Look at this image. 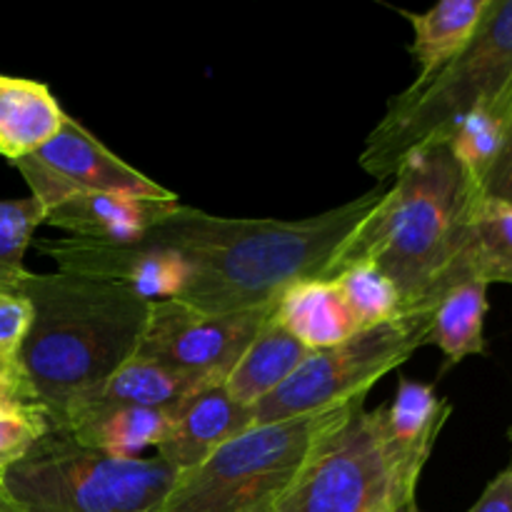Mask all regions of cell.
I'll return each instance as SVG.
<instances>
[{"label":"cell","mask_w":512,"mask_h":512,"mask_svg":"<svg viewBox=\"0 0 512 512\" xmlns=\"http://www.w3.org/2000/svg\"><path fill=\"white\" fill-rule=\"evenodd\" d=\"M360 198L305 220L220 218L180 203L143 240L168 248L188 270L175 300L210 315L270 305L298 280L323 278L330 258L383 198Z\"/></svg>","instance_id":"1"},{"label":"cell","mask_w":512,"mask_h":512,"mask_svg":"<svg viewBox=\"0 0 512 512\" xmlns=\"http://www.w3.org/2000/svg\"><path fill=\"white\" fill-rule=\"evenodd\" d=\"M33 320L15 368L53 430L138 350L150 300L120 283L73 273H25L18 285Z\"/></svg>","instance_id":"2"},{"label":"cell","mask_w":512,"mask_h":512,"mask_svg":"<svg viewBox=\"0 0 512 512\" xmlns=\"http://www.w3.org/2000/svg\"><path fill=\"white\" fill-rule=\"evenodd\" d=\"M478 195L448 143L413 150L320 280H333L348 265L373 263L398 288L403 313H433L440 280L458 253L465 218Z\"/></svg>","instance_id":"3"},{"label":"cell","mask_w":512,"mask_h":512,"mask_svg":"<svg viewBox=\"0 0 512 512\" xmlns=\"http://www.w3.org/2000/svg\"><path fill=\"white\" fill-rule=\"evenodd\" d=\"M512 95V0H490L468 48L425 83L393 95L360 153V168L380 185L403 158L428 143H445L473 110Z\"/></svg>","instance_id":"4"},{"label":"cell","mask_w":512,"mask_h":512,"mask_svg":"<svg viewBox=\"0 0 512 512\" xmlns=\"http://www.w3.org/2000/svg\"><path fill=\"white\" fill-rule=\"evenodd\" d=\"M350 403L300 418L258 423L180 473L153 512H253L275 505L315 445L348 415Z\"/></svg>","instance_id":"5"},{"label":"cell","mask_w":512,"mask_h":512,"mask_svg":"<svg viewBox=\"0 0 512 512\" xmlns=\"http://www.w3.org/2000/svg\"><path fill=\"white\" fill-rule=\"evenodd\" d=\"M358 398L348 415L315 445L308 463L273 512H395L418 503L420 470L390 443L383 408Z\"/></svg>","instance_id":"6"},{"label":"cell","mask_w":512,"mask_h":512,"mask_svg":"<svg viewBox=\"0 0 512 512\" xmlns=\"http://www.w3.org/2000/svg\"><path fill=\"white\" fill-rule=\"evenodd\" d=\"M0 478L23 512H153L178 473L158 455L110 458L50 430Z\"/></svg>","instance_id":"7"},{"label":"cell","mask_w":512,"mask_h":512,"mask_svg":"<svg viewBox=\"0 0 512 512\" xmlns=\"http://www.w3.org/2000/svg\"><path fill=\"white\" fill-rule=\"evenodd\" d=\"M430 315L403 313L375 328L358 330L310 358L253 408L255 425L300 418L340 408L365 398L378 380L408 363L423 345H430Z\"/></svg>","instance_id":"8"},{"label":"cell","mask_w":512,"mask_h":512,"mask_svg":"<svg viewBox=\"0 0 512 512\" xmlns=\"http://www.w3.org/2000/svg\"><path fill=\"white\" fill-rule=\"evenodd\" d=\"M275 303L240 313L210 315L175 298L150 300L135 355L223 383L255 335L273 318Z\"/></svg>","instance_id":"9"},{"label":"cell","mask_w":512,"mask_h":512,"mask_svg":"<svg viewBox=\"0 0 512 512\" xmlns=\"http://www.w3.org/2000/svg\"><path fill=\"white\" fill-rule=\"evenodd\" d=\"M10 165L28 183L30 198L45 210L85 193H133L148 198L175 195L105 148L70 115H65L60 130L48 143Z\"/></svg>","instance_id":"10"},{"label":"cell","mask_w":512,"mask_h":512,"mask_svg":"<svg viewBox=\"0 0 512 512\" xmlns=\"http://www.w3.org/2000/svg\"><path fill=\"white\" fill-rule=\"evenodd\" d=\"M40 253L50 255L60 273L110 280L135 290L148 300L178 298L188 280L183 260L168 248L138 240L130 245L90 243V240H38Z\"/></svg>","instance_id":"11"},{"label":"cell","mask_w":512,"mask_h":512,"mask_svg":"<svg viewBox=\"0 0 512 512\" xmlns=\"http://www.w3.org/2000/svg\"><path fill=\"white\" fill-rule=\"evenodd\" d=\"M178 205V195L148 198L133 193H85L45 210L43 225L90 243L130 245L158 228Z\"/></svg>","instance_id":"12"},{"label":"cell","mask_w":512,"mask_h":512,"mask_svg":"<svg viewBox=\"0 0 512 512\" xmlns=\"http://www.w3.org/2000/svg\"><path fill=\"white\" fill-rule=\"evenodd\" d=\"M253 425V408L240 405L223 383H213L173 408L168 438L158 448V458L178 475L188 473L208 460L220 445Z\"/></svg>","instance_id":"13"},{"label":"cell","mask_w":512,"mask_h":512,"mask_svg":"<svg viewBox=\"0 0 512 512\" xmlns=\"http://www.w3.org/2000/svg\"><path fill=\"white\" fill-rule=\"evenodd\" d=\"M463 283L512 285V205L478 195L470 205L458 253L440 280L438 300Z\"/></svg>","instance_id":"14"},{"label":"cell","mask_w":512,"mask_h":512,"mask_svg":"<svg viewBox=\"0 0 512 512\" xmlns=\"http://www.w3.org/2000/svg\"><path fill=\"white\" fill-rule=\"evenodd\" d=\"M173 410L138 405H85L68 415L63 430L83 448L110 458H140L148 448L158 450L168 438Z\"/></svg>","instance_id":"15"},{"label":"cell","mask_w":512,"mask_h":512,"mask_svg":"<svg viewBox=\"0 0 512 512\" xmlns=\"http://www.w3.org/2000/svg\"><path fill=\"white\" fill-rule=\"evenodd\" d=\"M275 320L308 350H328L358 333L335 280H298L280 293Z\"/></svg>","instance_id":"16"},{"label":"cell","mask_w":512,"mask_h":512,"mask_svg":"<svg viewBox=\"0 0 512 512\" xmlns=\"http://www.w3.org/2000/svg\"><path fill=\"white\" fill-rule=\"evenodd\" d=\"M65 110L40 80L0 75V158L8 163L35 153L60 130Z\"/></svg>","instance_id":"17"},{"label":"cell","mask_w":512,"mask_h":512,"mask_svg":"<svg viewBox=\"0 0 512 512\" xmlns=\"http://www.w3.org/2000/svg\"><path fill=\"white\" fill-rule=\"evenodd\" d=\"M213 383H220V380L185 373V370L168 368L158 360L133 355L98 390H93L88 398L80 400L70 413L85 408V405H138V408L173 410L185 398Z\"/></svg>","instance_id":"18"},{"label":"cell","mask_w":512,"mask_h":512,"mask_svg":"<svg viewBox=\"0 0 512 512\" xmlns=\"http://www.w3.org/2000/svg\"><path fill=\"white\" fill-rule=\"evenodd\" d=\"M380 408L393 448L423 473L445 423L453 415V405L435 393L433 383L400 378L393 403Z\"/></svg>","instance_id":"19"},{"label":"cell","mask_w":512,"mask_h":512,"mask_svg":"<svg viewBox=\"0 0 512 512\" xmlns=\"http://www.w3.org/2000/svg\"><path fill=\"white\" fill-rule=\"evenodd\" d=\"M310 353L313 350L305 348L293 333H288L273 313V318L255 335L253 343L245 348L235 368L223 380L225 390L240 405L255 408L260 400L278 390L310 358Z\"/></svg>","instance_id":"20"},{"label":"cell","mask_w":512,"mask_h":512,"mask_svg":"<svg viewBox=\"0 0 512 512\" xmlns=\"http://www.w3.org/2000/svg\"><path fill=\"white\" fill-rule=\"evenodd\" d=\"M490 0H443L425 13L400 10L413 25V45L410 53L418 60V78L425 83L453 58H458L473 35L478 33Z\"/></svg>","instance_id":"21"},{"label":"cell","mask_w":512,"mask_h":512,"mask_svg":"<svg viewBox=\"0 0 512 512\" xmlns=\"http://www.w3.org/2000/svg\"><path fill=\"white\" fill-rule=\"evenodd\" d=\"M485 283H463L450 288L435 303L430 315V345L443 350L448 368L463 363L470 355H485V315H488Z\"/></svg>","instance_id":"22"},{"label":"cell","mask_w":512,"mask_h":512,"mask_svg":"<svg viewBox=\"0 0 512 512\" xmlns=\"http://www.w3.org/2000/svg\"><path fill=\"white\" fill-rule=\"evenodd\" d=\"M510 118L512 95L503 100H495L493 105L473 110L468 118H463L455 125V130L445 140L448 148L453 150L455 160L463 165L468 178L475 183V188H478L480 180L485 178L490 165L498 158Z\"/></svg>","instance_id":"23"},{"label":"cell","mask_w":512,"mask_h":512,"mask_svg":"<svg viewBox=\"0 0 512 512\" xmlns=\"http://www.w3.org/2000/svg\"><path fill=\"white\" fill-rule=\"evenodd\" d=\"M333 280L340 288V295H343L358 330L375 328V325L403 315V300H400L398 288L378 265H348Z\"/></svg>","instance_id":"24"},{"label":"cell","mask_w":512,"mask_h":512,"mask_svg":"<svg viewBox=\"0 0 512 512\" xmlns=\"http://www.w3.org/2000/svg\"><path fill=\"white\" fill-rule=\"evenodd\" d=\"M45 208L35 198L0 200V290H18L25 278V253L43 225Z\"/></svg>","instance_id":"25"},{"label":"cell","mask_w":512,"mask_h":512,"mask_svg":"<svg viewBox=\"0 0 512 512\" xmlns=\"http://www.w3.org/2000/svg\"><path fill=\"white\" fill-rule=\"evenodd\" d=\"M53 430L43 408L0 413V475L25 458Z\"/></svg>","instance_id":"26"},{"label":"cell","mask_w":512,"mask_h":512,"mask_svg":"<svg viewBox=\"0 0 512 512\" xmlns=\"http://www.w3.org/2000/svg\"><path fill=\"white\" fill-rule=\"evenodd\" d=\"M33 320V308L20 290H0V358L15 363L25 333Z\"/></svg>","instance_id":"27"},{"label":"cell","mask_w":512,"mask_h":512,"mask_svg":"<svg viewBox=\"0 0 512 512\" xmlns=\"http://www.w3.org/2000/svg\"><path fill=\"white\" fill-rule=\"evenodd\" d=\"M478 193L483 195V198L500 200V203L512 205V118L508 123V130H505L503 148H500L498 158L490 165L485 178L480 180Z\"/></svg>","instance_id":"28"},{"label":"cell","mask_w":512,"mask_h":512,"mask_svg":"<svg viewBox=\"0 0 512 512\" xmlns=\"http://www.w3.org/2000/svg\"><path fill=\"white\" fill-rule=\"evenodd\" d=\"M28 408H40L28 380L20 375L18 368H10L8 373H0V413Z\"/></svg>","instance_id":"29"},{"label":"cell","mask_w":512,"mask_h":512,"mask_svg":"<svg viewBox=\"0 0 512 512\" xmlns=\"http://www.w3.org/2000/svg\"><path fill=\"white\" fill-rule=\"evenodd\" d=\"M468 512H512V460L490 480Z\"/></svg>","instance_id":"30"},{"label":"cell","mask_w":512,"mask_h":512,"mask_svg":"<svg viewBox=\"0 0 512 512\" xmlns=\"http://www.w3.org/2000/svg\"><path fill=\"white\" fill-rule=\"evenodd\" d=\"M0 512H23L20 505L13 500V495L8 493V488H5L3 478H0Z\"/></svg>","instance_id":"31"},{"label":"cell","mask_w":512,"mask_h":512,"mask_svg":"<svg viewBox=\"0 0 512 512\" xmlns=\"http://www.w3.org/2000/svg\"><path fill=\"white\" fill-rule=\"evenodd\" d=\"M10 368H15V363H10V360L0 358V373H8Z\"/></svg>","instance_id":"32"},{"label":"cell","mask_w":512,"mask_h":512,"mask_svg":"<svg viewBox=\"0 0 512 512\" xmlns=\"http://www.w3.org/2000/svg\"><path fill=\"white\" fill-rule=\"evenodd\" d=\"M395 512H420V508H418V503H413V505H405V508H400Z\"/></svg>","instance_id":"33"},{"label":"cell","mask_w":512,"mask_h":512,"mask_svg":"<svg viewBox=\"0 0 512 512\" xmlns=\"http://www.w3.org/2000/svg\"><path fill=\"white\" fill-rule=\"evenodd\" d=\"M253 512H273V505H268V508H260V510H253Z\"/></svg>","instance_id":"34"},{"label":"cell","mask_w":512,"mask_h":512,"mask_svg":"<svg viewBox=\"0 0 512 512\" xmlns=\"http://www.w3.org/2000/svg\"><path fill=\"white\" fill-rule=\"evenodd\" d=\"M508 438H510V443H512V428L508 430Z\"/></svg>","instance_id":"35"}]
</instances>
